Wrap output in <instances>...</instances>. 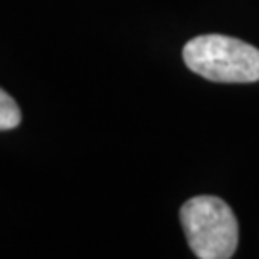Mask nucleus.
<instances>
[{
	"mask_svg": "<svg viewBox=\"0 0 259 259\" xmlns=\"http://www.w3.org/2000/svg\"><path fill=\"white\" fill-rule=\"evenodd\" d=\"M186 242L198 259H231L238 248V219L231 205L217 196H194L181 211Z\"/></svg>",
	"mask_w": 259,
	"mask_h": 259,
	"instance_id": "obj_1",
	"label": "nucleus"
},
{
	"mask_svg": "<svg viewBox=\"0 0 259 259\" xmlns=\"http://www.w3.org/2000/svg\"><path fill=\"white\" fill-rule=\"evenodd\" d=\"M186 67L213 83L259 81V50L227 35H200L183 48Z\"/></svg>",
	"mask_w": 259,
	"mask_h": 259,
	"instance_id": "obj_2",
	"label": "nucleus"
},
{
	"mask_svg": "<svg viewBox=\"0 0 259 259\" xmlns=\"http://www.w3.org/2000/svg\"><path fill=\"white\" fill-rule=\"evenodd\" d=\"M21 123V110L18 102L6 91L0 89V131L16 129Z\"/></svg>",
	"mask_w": 259,
	"mask_h": 259,
	"instance_id": "obj_3",
	"label": "nucleus"
}]
</instances>
